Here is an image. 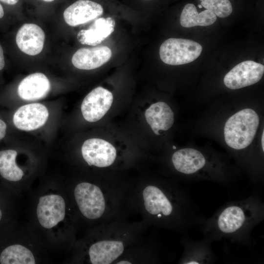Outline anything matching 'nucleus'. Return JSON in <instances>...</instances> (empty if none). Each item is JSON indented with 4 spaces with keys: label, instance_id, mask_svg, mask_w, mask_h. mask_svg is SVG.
<instances>
[{
    "label": "nucleus",
    "instance_id": "nucleus-1",
    "mask_svg": "<svg viewBox=\"0 0 264 264\" xmlns=\"http://www.w3.org/2000/svg\"><path fill=\"white\" fill-rule=\"evenodd\" d=\"M128 205L147 226L178 233L199 227L205 218L182 187L165 179L147 178L133 183Z\"/></svg>",
    "mask_w": 264,
    "mask_h": 264
},
{
    "label": "nucleus",
    "instance_id": "nucleus-2",
    "mask_svg": "<svg viewBox=\"0 0 264 264\" xmlns=\"http://www.w3.org/2000/svg\"><path fill=\"white\" fill-rule=\"evenodd\" d=\"M264 219V203L257 196L227 202L198 227L203 238L213 242L227 239L246 244L252 242L253 229Z\"/></svg>",
    "mask_w": 264,
    "mask_h": 264
},
{
    "label": "nucleus",
    "instance_id": "nucleus-3",
    "mask_svg": "<svg viewBox=\"0 0 264 264\" xmlns=\"http://www.w3.org/2000/svg\"><path fill=\"white\" fill-rule=\"evenodd\" d=\"M132 185L108 178L81 181L74 188V201L82 216L98 225L129 214L128 200Z\"/></svg>",
    "mask_w": 264,
    "mask_h": 264
},
{
    "label": "nucleus",
    "instance_id": "nucleus-4",
    "mask_svg": "<svg viewBox=\"0 0 264 264\" xmlns=\"http://www.w3.org/2000/svg\"><path fill=\"white\" fill-rule=\"evenodd\" d=\"M127 218L124 216L95 226L86 246L89 263L115 264L130 246L144 237L149 226L142 220Z\"/></svg>",
    "mask_w": 264,
    "mask_h": 264
},
{
    "label": "nucleus",
    "instance_id": "nucleus-5",
    "mask_svg": "<svg viewBox=\"0 0 264 264\" xmlns=\"http://www.w3.org/2000/svg\"><path fill=\"white\" fill-rule=\"evenodd\" d=\"M259 124L258 114L251 109L242 110L227 120L224 128L227 145L235 150L247 147L252 142Z\"/></svg>",
    "mask_w": 264,
    "mask_h": 264
},
{
    "label": "nucleus",
    "instance_id": "nucleus-6",
    "mask_svg": "<svg viewBox=\"0 0 264 264\" xmlns=\"http://www.w3.org/2000/svg\"><path fill=\"white\" fill-rule=\"evenodd\" d=\"M202 50V46L193 40L169 38L160 45L159 55L162 62L167 65H181L195 61Z\"/></svg>",
    "mask_w": 264,
    "mask_h": 264
},
{
    "label": "nucleus",
    "instance_id": "nucleus-7",
    "mask_svg": "<svg viewBox=\"0 0 264 264\" xmlns=\"http://www.w3.org/2000/svg\"><path fill=\"white\" fill-rule=\"evenodd\" d=\"M81 154L89 166L105 169L113 166L117 161L115 148L102 139L93 138L86 140L81 147Z\"/></svg>",
    "mask_w": 264,
    "mask_h": 264
},
{
    "label": "nucleus",
    "instance_id": "nucleus-8",
    "mask_svg": "<svg viewBox=\"0 0 264 264\" xmlns=\"http://www.w3.org/2000/svg\"><path fill=\"white\" fill-rule=\"evenodd\" d=\"M264 73L263 65L253 61H245L229 71L224 76L223 82L230 89H239L258 82Z\"/></svg>",
    "mask_w": 264,
    "mask_h": 264
},
{
    "label": "nucleus",
    "instance_id": "nucleus-9",
    "mask_svg": "<svg viewBox=\"0 0 264 264\" xmlns=\"http://www.w3.org/2000/svg\"><path fill=\"white\" fill-rule=\"evenodd\" d=\"M113 95L109 90L98 87L84 99L81 110L84 119L89 122L100 120L108 112L113 102Z\"/></svg>",
    "mask_w": 264,
    "mask_h": 264
},
{
    "label": "nucleus",
    "instance_id": "nucleus-10",
    "mask_svg": "<svg viewBox=\"0 0 264 264\" xmlns=\"http://www.w3.org/2000/svg\"><path fill=\"white\" fill-rule=\"evenodd\" d=\"M66 215V203L62 197L50 194L41 197L37 207V216L40 224L50 229L63 221Z\"/></svg>",
    "mask_w": 264,
    "mask_h": 264
},
{
    "label": "nucleus",
    "instance_id": "nucleus-11",
    "mask_svg": "<svg viewBox=\"0 0 264 264\" xmlns=\"http://www.w3.org/2000/svg\"><path fill=\"white\" fill-rule=\"evenodd\" d=\"M183 249L178 261L181 264H211L215 263L216 256L211 242L205 238L194 240L183 237L180 241Z\"/></svg>",
    "mask_w": 264,
    "mask_h": 264
},
{
    "label": "nucleus",
    "instance_id": "nucleus-12",
    "mask_svg": "<svg viewBox=\"0 0 264 264\" xmlns=\"http://www.w3.org/2000/svg\"><path fill=\"white\" fill-rule=\"evenodd\" d=\"M173 167L179 174L187 176H200L204 172L207 164V159L200 151L186 148L175 152L172 155Z\"/></svg>",
    "mask_w": 264,
    "mask_h": 264
},
{
    "label": "nucleus",
    "instance_id": "nucleus-13",
    "mask_svg": "<svg viewBox=\"0 0 264 264\" xmlns=\"http://www.w3.org/2000/svg\"><path fill=\"white\" fill-rule=\"evenodd\" d=\"M48 116V110L44 105L32 103L19 108L13 115V121L17 129L30 131L44 126Z\"/></svg>",
    "mask_w": 264,
    "mask_h": 264
},
{
    "label": "nucleus",
    "instance_id": "nucleus-14",
    "mask_svg": "<svg viewBox=\"0 0 264 264\" xmlns=\"http://www.w3.org/2000/svg\"><path fill=\"white\" fill-rule=\"evenodd\" d=\"M159 259L157 246L143 237L130 246L115 264H155Z\"/></svg>",
    "mask_w": 264,
    "mask_h": 264
},
{
    "label": "nucleus",
    "instance_id": "nucleus-15",
    "mask_svg": "<svg viewBox=\"0 0 264 264\" xmlns=\"http://www.w3.org/2000/svg\"><path fill=\"white\" fill-rule=\"evenodd\" d=\"M103 13L100 4L89 0H79L65 9L64 18L68 25L76 26L99 17Z\"/></svg>",
    "mask_w": 264,
    "mask_h": 264
},
{
    "label": "nucleus",
    "instance_id": "nucleus-16",
    "mask_svg": "<svg viewBox=\"0 0 264 264\" xmlns=\"http://www.w3.org/2000/svg\"><path fill=\"white\" fill-rule=\"evenodd\" d=\"M45 40L43 29L34 23H25L18 30L16 41L19 48L31 56L39 54L42 51Z\"/></svg>",
    "mask_w": 264,
    "mask_h": 264
},
{
    "label": "nucleus",
    "instance_id": "nucleus-17",
    "mask_svg": "<svg viewBox=\"0 0 264 264\" xmlns=\"http://www.w3.org/2000/svg\"><path fill=\"white\" fill-rule=\"evenodd\" d=\"M111 55L110 49L107 46L82 48L73 54L71 61L77 68L91 70L108 62Z\"/></svg>",
    "mask_w": 264,
    "mask_h": 264
},
{
    "label": "nucleus",
    "instance_id": "nucleus-18",
    "mask_svg": "<svg viewBox=\"0 0 264 264\" xmlns=\"http://www.w3.org/2000/svg\"><path fill=\"white\" fill-rule=\"evenodd\" d=\"M50 89V83L43 73H32L23 79L18 87L19 96L23 100L34 101L44 98Z\"/></svg>",
    "mask_w": 264,
    "mask_h": 264
},
{
    "label": "nucleus",
    "instance_id": "nucleus-19",
    "mask_svg": "<svg viewBox=\"0 0 264 264\" xmlns=\"http://www.w3.org/2000/svg\"><path fill=\"white\" fill-rule=\"evenodd\" d=\"M115 26V22L110 17L98 18L88 29L78 32L77 40L82 44L97 45L114 31Z\"/></svg>",
    "mask_w": 264,
    "mask_h": 264
},
{
    "label": "nucleus",
    "instance_id": "nucleus-20",
    "mask_svg": "<svg viewBox=\"0 0 264 264\" xmlns=\"http://www.w3.org/2000/svg\"><path fill=\"white\" fill-rule=\"evenodd\" d=\"M145 117L154 132L160 135L159 131L170 129L174 122V114L170 106L164 102L152 104L145 111Z\"/></svg>",
    "mask_w": 264,
    "mask_h": 264
},
{
    "label": "nucleus",
    "instance_id": "nucleus-21",
    "mask_svg": "<svg viewBox=\"0 0 264 264\" xmlns=\"http://www.w3.org/2000/svg\"><path fill=\"white\" fill-rule=\"evenodd\" d=\"M216 20L217 16L209 10L198 13L196 6L193 3L185 5L180 17L181 25L186 28L210 25Z\"/></svg>",
    "mask_w": 264,
    "mask_h": 264
},
{
    "label": "nucleus",
    "instance_id": "nucleus-22",
    "mask_svg": "<svg viewBox=\"0 0 264 264\" xmlns=\"http://www.w3.org/2000/svg\"><path fill=\"white\" fill-rule=\"evenodd\" d=\"M1 264H34L35 257L27 247L19 244L5 246L0 251Z\"/></svg>",
    "mask_w": 264,
    "mask_h": 264
},
{
    "label": "nucleus",
    "instance_id": "nucleus-23",
    "mask_svg": "<svg viewBox=\"0 0 264 264\" xmlns=\"http://www.w3.org/2000/svg\"><path fill=\"white\" fill-rule=\"evenodd\" d=\"M17 152L7 149L0 151V176L5 180L17 182L22 178L24 173L17 165Z\"/></svg>",
    "mask_w": 264,
    "mask_h": 264
},
{
    "label": "nucleus",
    "instance_id": "nucleus-24",
    "mask_svg": "<svg viewBox=\"0 0 264 264\" xmlns=\"http://www.w3.org/2000/svg\"><path fill=\"white\" fill-rule=\"evenodd\" d=\"M201 5L220 18H226L232 12L229 0H199Z\"/></svg>",
    "mask_w": 264,
    "mask_h": 264
},
{
    "label": "nucleus",
    "instance_id": "nucleus-25",
    "mask_svg": "<svg viewBox=\"0 0 264 264\" xmlns=\"http://www.w3.org/2000/svg\"><path fill=\"white\" fill-rule=\"evenodd\" d=\"M7 126L6 123L0 119V140L2 139L6 135Z\"/></svg>",
    "mask_w": 264,
    "mask_h": 264
},
{
    "label": "nucleus",
    "instance_id": "nucleus-26",
    "mask_svg": "<svg viewBox=\"0 0 264 264\" xmlns=\"http://www.w3.org/2000/svg\"><path fill=\"white\" fill-rule=\"evenodd\" d=\"M5 65L4 58L3 55V51L0 44V70H2Z\"/></svg>",
    "mask_w": 264,
    "mask_h": 264
},
{
    "label": "nucleus",
    "instance_id": "nucleus-27",
    "mask_svg": "<svg viewBox=\"0 0 264 264\" xmlns=\"http://www.w3.org/2000/svg\"><path fill=\"white\" fill-rule=\"evenodd\" d=\"M1 1L7 4L14 5L18 2L19 0H0Z\"/></svg>",
    "mask_w": 264,
    "mask_h": 264
},
{
    "label": "nucleus",
    "instance_id": "nucleus-28",
    "mask_svg": "<svg viewBox=\"0 0 264 264\" xmlns=\"http://www.w3.org/2000/svg\"><path fill=\"white\" fill-rule=\"evenodd\" d=\"M3 218V211L0 205V224L2 222Z\"/></svg>",
    "mask_w": 264,
    "mask_h": 264
},
{
    "label": "nucleus",
    "instance_id": "nucleus-29",
    "mask_svg": "<svg viewBox=\"0 0 264 264\" xmlns=\"http://www.w3.org/2000/svg\"><path fill=\"white\" fill-rule=\"evenodd\" d=\"M4 16V10L1 4L0 3V19L2 18Z\"/></svg>",
    "mask_w": 264,
    "mask_h": 264
},
{
    "label": "nucleus",
    "instance_id": "nucleus-30",
    "mask_svg": "<svg viewBox=\"0 0 264 264\" xmlns=\"http://www.w3.org/2000/svg\"><path fill=\"white\" fill-rule=\"evenodd\" d=\"M264 132L263 131V132L262 133V149H263V152L264 151Z\"/></svg>",
    "mask_w": 264,
    "mask_h": 264
},
{
    "label": "nucleus",
    "instance_id": "nucleus-31",
    "mask_svg": "<svg viewBox=\"0 0 264 264\" xmlns=\"http://www.w3.org/2000/svg\"><path fill=\"white\" fill-rule=\"evenodd\" d=\"M46 2H51V1H54V0H43Z\"/></svg>",
    "mask_w": 264,
    "mask_h": 264
},
{
    "label": "nucleus",
    "instance_id": "nucleus-32",
    "mask_svg": "<svg viewBox=\"0 0 264 264\" xmlns=\"http://www.w3.org/2000/svg\"><path fill=\"white\" fill-rule=\"evenodd\" d=\"M176 147L174 146H173V149H176Z\"/></svg>",
    "mask_w": 264,
    "mask_h": 264
}]
</instances>
